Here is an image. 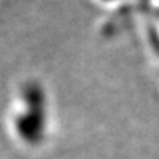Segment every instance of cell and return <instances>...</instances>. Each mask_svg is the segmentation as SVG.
<instances>
[{
  "label": "cell",
  "mask_w": 159,
  "mask_h": 159,
  "mask_svg": "<svg viewBox=\"0 0 159 159\" xmlns=\"http://www.w3.org/2000/svg\"><path fill=\"white\" fill-rule=\"evenodd\" d=\"M47 97L35 83H28L19 94V106L15 109L12 127L16 137L28 146H37L43 142L47 131Z\"/></svg>",
  "instance_id": "cell-1"
},
{
  "label": "cell",
  "mask_w": 159,
  "mask_h": 159,
  "mask_svg": "<svg viewBox=\"0 0 159 159\" xmlns=\"http://www.w3.org/2000/svg\"><path fill=\"white\" fill-rule=\"evenodd\" d=\"M99 2H102V3H115L118 0H99Z\"/></svg>",
  "instance_id": "cell-2"
}]
</instances>
